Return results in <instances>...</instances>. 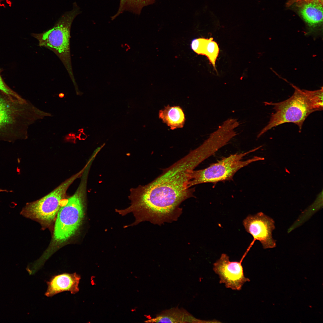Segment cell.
<instances>
[{
  "label": "cell",
  "instance_id": "15",
  "mask_svg": "<svg viewBox=\"0 0 323 323\" xmlns=\"http://www.w3.org/2000/svg\"><path fill=\"white\" fill-rule=\"evenodd\" d=\"M212 38L207 39L204 50L203 55L206 56L216 70L215 63L219 52L218 45Z\"/></svg>",
  "mask_w": 323,
  "mask_h": 323
},
{
  "label": "cell",
  "instance_id": "17",
  "mask_svg": "<svg viewBox=\"0 0 323 323\" xmlns=\"http://www.w3.org/2000/svg\"><path fill=\"white\" fill-rule=\"evenodd\" d=\"M1 70L0 69V91L9 95L13 96L19 99L24 98L15 91L10 88L5 82L1 75Z\"/></svg>",
  "mask_w": 323,
  "mask_h": 323
},
{
  "label": "cell",
  "instance_id": "13",
  "mask_svg": "<svg viewBox=\"0 0 323 323\" xmlns=\"http://www.w3.org/2000/svg\"><path fill=\"white\" fill-rule=\"evenodd\" d=\"M159 117L171 130L182 128L185 121L184 112L179 106L167 105L159 111Z\"/></svg>",
  "mask_w": 323,
  "mask_h": 323
},
{
  "label": "cell",
  "instance_id": "10",
  "mask_svg": "<svg viewBox=\"0 0 323 323\" xmlns=\"http://www.w3.org/2000/svg\"><path fill=\"white\" fill-rule=\"evenodd\" d=\"M294 4L305 23L307 35H316L322 31L323 1L314 0L297 2L292 4Z\"/></svg>",
  "mask_w": 323,
  "mask_h": 323
},
{
  "label": "cell",
  "instance_id": "9",
  "mask_svg": "<svg viewBox=\"0 0 323 323\" xmlns=\"http://www.w3.org/2000/svg\"><path fill=\"white\" fill-rule=\"evenodd\" d=\"M247 255L245 253L239 262L231 261L229 257L223 253L220 258L213 264V269L219 277L220 284L234 290H240L243 285L250 281L244 274L242 263Z\"/></svg>",
  "mask_w": 323,
  "mask_h": 323
},
{
  "label": "cell",
  "instance_id": "14",
  "mask_svg": "<svg viewBox=\"0 0 323 323\" xmlns=\"http://www.w3.org/2000/svg\"><path fill=\"white\" fill-rule=\"evenodd\" d=\"M156 0H120L117 13L111 17L113 20L124 12L128 11L139 15L144 7L153 4Z\"/></svg>",
  "mask_w": 323,
  "mask_h": 323
},
{
  "label": "cell",
  "instance_id": "7",
  "mask_svg": "<svg viewBox=\"0 0 323 323\" xmlns=\"http://www.w3.org/2000/svg\"><path fill=\"white\" fill-rule=\"evenodd\" d=\"M261 146L240 153H236L213 163L203 169L193 170L191 173L188 183V187L200 184L223 182L232 180L235 173L241 168L263 158L255 156L245 161L243 157L259 149Z\"/></svg>",
  "mask_w": 323,
  "mask_h": 323
},
{
  "label": "cell",
  "instance_id": "18",
  "mask_svg": "<svg viewBox=\"0 0 323 323\" xmlns=\"http://www.w3.org/2000/svg\"><path fill=\"white\" fill-rule=\"evenodd\" d=\"M313 0H290L287 2V6H290L292 5L293 4L296 2H299L308 1ZM319 0L323 1V0Z\"/></svg>",
  "mask_w": 323,
  "mask_h": 323
},
{
  "label": "cell",
  "instance_id": "12",
  "mask_svg": "<svg viewBox=\"0 0 323 323\" xmlns=\"http://www.w3.org/2000/svg\"><path fill=\"white\" fill-rule=\"evenodd\" d=\"M146 322L180 323L205 322L206 321L196 319L185 309L177 307L163 311L155 317Z\"/></svg>",
  "mask_w": 323,
  "mask_h": 323
},
{
  "label": "cell",
  "instance_id": "2",
  "mask_svg": "<svg viewBox=\"0 0 323 323\" xmlns=\"http://www.w3.org/2000/svg\"><path fill=\"white\" fill-rule=\"evenodd\" d=\"M291 85L294 92L288 99L276 103L264 102L265 105L273 106L275 112L271 115L268 124L258 134V138L272 128L286 123L297 125L300 132L308 116L314 112L323 110L322 97L318 91L301 90Z\"/></svg>",
  "mask_w": 323,
  "mask_h": 323
},
{
  "label": "cell",
  "instance_id": "1",
  "mask_svg": "<svg viewBox=\"0 0 323 323\" xmlns=\"http://www.w3.org/2000/svg\"><path fill=\"white\" fill-rule=\"evenodd\" d=\"M206 158V153L198 147L149 184L131 189V205L123 209V213L133 214L135 225L144 221L160 225L177 220L182 212L180 204L194 196V188L188 186L190 174Z\"/></svg>",
  "mask_w": 323,
  "mask_h": 323
},
{
  "label": "cell",
  "instance_id": "19",
  "mask_svg": "<svg viewBox=\"0 0 323 323\" xmlns=\"http://www.w3.org/2000/svg\"><path fill=\"white\" fill-rule=\"evenodd\" d=\"M211 138H212V137H211ZM216 139V140H217V139ZM217 141H218V140H217ZM221 147H222V146H221Z\"/></svg>",
  "mask_w": 323,
  "mask_h": 323
},
{
  "label": "cell",
  "instance_id": "11",
  "mask_svg": "<svg viewBox=\"0 0 323 323\" xmlns=\"http://www.w3.org/2000/svg\"><path fill=\"white\" fill-rule=\"evenodd\" d=\"M80 278V276L76 273H64L53 276L47 282L48 288L45 295L48 297H52L65 291L75 294L79 291Z\"/></svg>",
  "mask_w": 323,
  "mask_h": 323
},
{
  "label": "cell",
  "instance_id": "6",
  "mask_svg": "<svg viewBox=\"0 0 323 323\" xmlns=\"http://www.w3.org/2000/svg\"><path fill=\"white\" fill-rule=\"evenodd\" d=\"M81 170L65 180L49 194L42 198L27 203L20 214L35 220L43 226H48L54 221L70 186L81 176Z\"/></svg>",
  "mask_w": 323,
  "mask_h": 323
},
{
  "label": "cell",
  "instance_id": "4",
  "mask_svg": "<svg viewBox=\"0 0 323 323\" xmlns=\"http://www.w3.org/2000/svg\"><path fill=\"white\" fill-rule=\"evenodd\" d=\"M89 168H85L74 194L63 202L55 219L52 245L63 244L74 236L85 215L86 188Z\"/></svg>",
  "mask_w": 323,
  "mask_h": 323
},
{
  "label": "cell",
  "instance_id": "3",
  "mask_svg": "<svg viewBox=\"0 0 323 323\" xmlns=\"http://www.w3.org/2000/svg\"><path fill=\"white\" fill-rule=\"evenodd\" d=\"M35 108L0 91V141L13 142L26 139L29 126L35 119Z\"/></svg>",
  "mask_w": 323,
  "mask_h": 323
},
{
  "label": "cell",
  "instance_id": "5",
  "mask_svg": "<svg viewBox=\"0 0 323 323\" xmlns=\"http://www.w3.org/2000/svg\"><path fill=\"white\" fill-rule=\"evenodd\" d=\"M73 10L66 13L51 28L40 33H32L38 41L39 45L54 53L61 61L74 85L70 50V30L73 20L80 13L79 8L74 5Z\"/></svg>",
  "mask_w": 323,
  "mask_h": 323
},
{
  "label": "cell",
  "instance_id": "16",
  "mask_svg": "<svg viewBox=\"0 0 323 323\" xmlns=\"http://www.w3.org/2000/svg\"><path fill=\"white\" fill-rule=\"evenodd\" d=\"M207 39L205 38H199L193 39L191 44V47L192 50L198 54L202 55Z\"/></svg>",
  "mask_w": 323,
  "mask_h": 323
},
{
  "label": "cell",
  "instance_id": "8",
  "mask_svg": "<svg viewBox=\"0 0 323 323\" xmlns=\"http://www.w3.org/2000/svg\"><path fill=\"white\" fill-rule=\"evenodd\" d=\"M275 223L272 218L262 212L247 216L243 220V224L246 231L253 238L248 248L250 249L256 240L260 242L264 249L275 247L276 240L272 236Z\"/></svg>",
  "mask_w": 323,
  "mask_h": 323
}]
</instances>
